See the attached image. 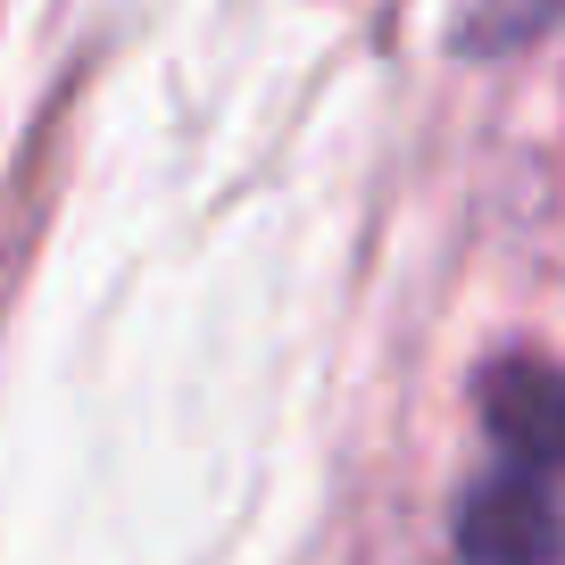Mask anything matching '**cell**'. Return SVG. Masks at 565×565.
<instances>
[{
  "instance_id": "obj_2",
  "label": "cell",
  "mask_w": 565,
  "mask_h": 565,
  "mask_svg": "<svg viewBox=\"0 0 565 565\" xmlns=\"http://www.w3.org/2000/svg\"><path fill=\"white\" fill-rule=\"evenodd\" d=\"M482 424H491L499 466L565 482V374L541 358H499L482 374Z\"/></svg>"
},
{
  "instance_id": "obj_1",
  "label": "cell",
  "mask_w": 565,
  "mask_h": 565,
  "mask_svg": "<svg viewBox=\"0 0 565 565\" xmlns=\"http://www.w3.org/2000/svg\"><path fill=\"white\" fill-rule=\"evenodd\" d=\"M458 548H466V565H557V548H565L557 482L491 466L458 515Z\"/></svg>"
}]
</instances>
